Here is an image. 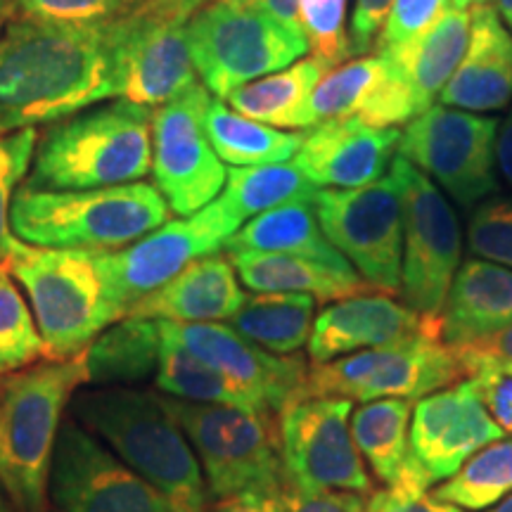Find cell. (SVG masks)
I'll list each match as a JSON object with an SVG mask.
<instances>
[{
	"label": "cell",
	"instance_id": "cell-28",
	"mask_svg": "<svg viewBox=\"0 0 512 512\" xmlns=\"http://www.w3.org/2000/svg\"><path fill=\"white\" fill-rule=\"evenodd\" d=\"M228 252L297 254L332 266H351L320 228L313 200H299L268 209L249 219L226 242Z\"/></svg>",
	"mask_w": 512,
	"mask_h": 512
},
{
	"label": "cell",
	"instance_id": "cell-8",
	"mask_svg": "<svg viewBox=\"0 0 512 512\" xmlns=\"http://www.w3.org/2000/svg\"><path fill=\"white\" fill-rule=\"evenodd\" d=\"M188 46L197 79L219 100L309 53L304 31L285 27L261 0H209L190 17Z\"/></svg>",
	"mask_w": 512,
	"mask_h": 512
},
{
	"label": "cell",
	"instance_id": "cell-2",
	"mask_svg": "<svg viewBox=\"0 0 512 512\" xmlns=\"http://www.w3.org/2000/svg\"><path fill=\"white\" fill-rule=\"evenodd\" d=\"M69 415L183 512H207L200 460L164 394L136 387L79 389Z\"/></svg>",
	"mask_w": 512,
	"mask_h": 512
},
{
	"label": "cell",
	"instance_id": "cell-30",
	"mask_svg": "<svg viewBox=\"0 0 512 512\" xmlns=\"http://www.w3.org/2000/svg\"><path fill=\"white\" fill-rule=\"evenodd\" d=\"M316 304L304 292H254L230 318V328L271 354L292 356L309 342Z\"/></svg>",
	"mask_w": 512,
	"mask_h": 512
},
{
	"label": "cell",
	"instance_id": "cell-31",
	"mask_svg": "<svg viewBox=\"0 0 512 512\" xmlns=\"http://www.w3.org/2000/svg\"><path fill=\"white\" fill-rule=\"evenodd\" d=\"M328 72L330 67L318 57H302L290 67L261 76L230 93L226 98L228 107L261 124L294 131V119Z\"/></svg>",
	"mask_w": 512,
	"mask_h": 512
},
{
	"label": "cell",
	"instance_id": "cell-20",
	"mask_svg": "<svg viewBox=\"0 0 512 512\" xmlns=\"http://www.w3.org/2000/svg\"><path fill=\"white\" fill-rule=\"evenodd\" d=\"M169 328L185 349L259 396L271 413L280 415L294 401L304 399L309 363L302 356L271 354L221 323H169Z\"/></svg>",
	"mask_w": 512,
	"mask_h": 512
},
{
	"label": "cell",
	"instance_id": "cell-51",
	"mask_svg": "<svg viewBox=\"0 0 512 512\" xmlns=\"http://www.w3.org/2000/svg\"><path fill=\"white\" fill-rule=\"evenodd\" d=\"M17 15V0H0V31Z\"/></svg>",
	"mask_w": 512,
	"mask_h": 512
},
{
	"label": "cell",
	"instance_id": "cell-44",
	"mask_svg": "<svg viewBox=\"0 0 512 512\" xmlns=\"http://www.w3.org/2000/svg\"><path fill=\"white\" fill-rule=\"evenodd\" d=\"M366 512H465L456 505L439 501L430 489L411 477H399V482L384 486L370 494Z\"/></svg>",
	"mask_w": 512,
	"mask_h": 512
},
{
	"label": "cell",
	"instance_id": "cell-12",
	"mask_svg": "<svg viewBox=\"0 0 512 512\" xmlns=\"http://www.w3.org/2000/svg\"><path fill=\"white\" fill-rule=\"evenodd\" d=\"M403 202V304L439 316L460 266L463 235L446 192L418 166L396 155L389 166Z\"/></svg>",
	"mask_w": 512,
	"mask_h": 512
},
{
	"label": "cell",
	"instance_id": "cell-3",
	"mask_svg": "<svg viewBox=\"0 0 512 512\" xmlns=\"http://www.w3.org/2000/svg\"><path fill=\"white\" fill-rule=\"evenodd\" d=\"M152 171V110L105 102L55 121L36 140L29 188L91 190L136 183Z\"/></svg>",
	"mask_w": 512,
	"mask_h": 512
},
{
	"label": "cell",
	"instance_id": "cell-55",
	"mask_svg": "<svg viewBox=\"0 0 512 512\" xmlns=\"http://www.w3.org/2000/svg\"><path fill=\"white\" fill-rule=\"evenodd\" d=\"M491 512H512V494L505 498V501L498 503L496 508H491Z\"/></svg>",
	"mask_w": 512,
	"mask_h": 512
},
{
	"label": "cell",
	"instance_id": "cell-43",
	"mask_svg": "<svg viewBox=\"0 0 512 512\" xmlns=\"http://www.w3.org/2000/svg\"><path fill=\"white\" fill-rule=\"evenodd\" d=\"M446 8L448 0H394L373 53L411 46L444 15Z\"/></svg>",
	"mask_w": 512,
	"mask_h": 512
},
{
	"label": "cell",
	"instance_id": "cell-35",
	"mask_svg": "<svg viewBox=\"0 0 512 512\" xmlns=\"http://www.w3.org/2000/svg\"><path fill=\"white\" fill-rule=\"evenodd\" d=\"M316 185L294 162L233 166L228 169L221 197L242 221L254 219L268 209L299 200H313Z\"/></svg>",
	"mask_w": 512,
	"mask_h": 512
},
{
	"label": "cell",
	"instance_id": "cell-1",
	"mask_svg": "<svg viewBox=\"0 0 512 512\" xmlns=\"http://www.w3.org/2000/svg\"><path fill=\"white\" fill-rule=\"evenodd\" d=\"M117 98L114 22L15 15L0 31V136Z\"/></svg>",
	"mask_w": 512,
	"mask_h": 512
},
{
	"label": "cell",
	"instance_id": "cell-50",
	"mask_svg": "<svg viewBox=\"0 0 512 512\" xmlns=\"http://www.w3.org/2000/svg\"><path fill=\"white\" fill-rule=\"evenodd\" d=\"M467 349H477L491 358H501V361H512V325L508 330H503L501 335L491 337L489 342L477 344V347H467Z\"/></svg>",
	"mask_w": 512,
	"mask_h": 512
},
{
	"label": "cell",
	"instance_id": "cell-56",
	"mask_svg": "<svg viewBox=\"0 0 512 512\" xmlns=\"http://www.w3.org/2000/svg\"><path fill=\"white\" fill-rule=\"evenodd\" d=\"M183 3H188L192 10H200L202 5H207V3H209V0H183Z\"/></svg>",
	"mask_w": 512,
	"mask_h": 512
},
{
	"label": "cell",
	"instance_id": "cell-23",
	"mask_svg": "<svg viewBox=\"0 0 512 512\" xmlns=\"http://www.w3.org/2000/svg\"><path fill=\"white\" fill-rule=\"evenodd\" d=\"M441 105L465 112H496L512 100V31L494 5L470 8V38Z\"/></svg>",
	"mask_w": 512,
	"mask_h": 512
},
{
	"label": "cell",
	"instance_id": "cell-36",
	"mask_svg": "<svg viewBox=\"0 0 512 512\" xmlns=\"http://www.w3.org/2000/svg\"><path fill=\"white\" fill-rule=\"evenodd\" d=\"M432 494L465 512L496 508L512 494V439H498L479 448L456 475L441 482Z\"/></svg>",
	"mask_w": 512,
	"mask_h": 512
},
{
	"label": "cell",
	"instance_id": "cell-40",
	"mask_svg": "<svg viewBox=\"0 0 512 512\" xmlns=\"http://www.w3.org/2000/svg\"><path fill=\"white\" fill-rule=\"evenodd\" d=\"M467 247L477 259L512 268V200L491 197L477 204L467 226Z\"/></svg>",
	"mask_w": 512,
	"mask_h": 512
},
{
	"label": "cell",
	"instance_id": "cell-53",
	"mask_svg": "<svg viewBox=\"0 0 512 512\" xmlns=\"http://www.w3.org/2000/svg\"><path fill=\"white\" fill-rule=\"evenodd\" d=\"M489 3V0H448V5H453V8H460V10H470L475 8V5H484Z\"/></svg>",
	"mask_w": 512,
	"mask_h": 512
},
{
	"label": "cell",
	"instance_id": "cell-45",
	"mask_svg": "<svg viewBox=\"0 0 512 512\" xmlns=\"http://www.w3.org/2000/svg\"><path fill=\"white\" fill-rule=\"evenodd\" d=\"M275 512H366V496L354 491H302L285 486L280 496H275Z\"/></svg>",
	"mask_w": 512,
	"mask_h": 512
},
{
	"label": "cell",
	"instance_id": "cell-21",
	"mask_svg": "<svg viewBox=\"0 0 512 512\" xmlns=\"http://www.w3.org/2000/svg\"><path fill=\"white\" fill-rule=\"evenodd\" d=\"M399 138V128L370 126L358 117L330 119L306 128L292 162L316 188H363L387 174Z\"/></svg>",
	"mask_w": 512,
	"mask_h": 512
},
{
	"label": "cell",
	"instance_id": "cell-4",
	"mask_svg": "<svg viewBox=\"0 0 512 512\" xmlns=\"http://www.w3.org/2000/svg\"><path fill=\"white\" fill-rule=\"evenodd\" d=\"M171 221L157 185L145 181L91 190H38L12 197L10 228L27 245L117 252Z\"/></svg>",
	"mask_w": 512,
	"mask_h": 512
},
{
	"label": "cell",
	"instance_id": "cell-11",
	"mask_svg": "<svg viewBox=\"0 0 512 512\" xmlns=\"http://www.w3.org/2000/svg\"><path fill=\"white\" fill-rule=\"evenodd\" d=\"M195 12L183 0H145L114 22L117 98L155 110L200 81L188 46Z\"/></svg>",
	"mask_w": 512,
	"mask_h": 512
},
{
	"label": "cell",
	"instance_id": "cell-34",
	"mask_svg": "<svg viewBox=\"0 0 512 512\" xmlns=\"http://www.w3.org/2000/svg\"><path fill=\"white\" fill-rule=\"evenodd\" d=\"M384 76V60L382 55L370 53L368 57H356L339 67L330 69L313 93L306 100L302 112L294 119V131L323 124L330 119L358 117L363 105L375 93L377 83Z\"/></svg>",
	"mask_w": 512,
	"mask_h": 512
},
{
	"label": "cell",
	"instance_id": "cell-29",
	"mask_svg": "<svg viewBox=\"0 0 512 512\" xmlns=\"http://www.w3.org/2000/svg\"><path fill=\"white\" fill-rule=\"evenodd\" d=\"M159 330H162V347H159V366L155 375L159 392L192 403H221V406L247 408L256 413H271V408L259 396L242 389L240 384L228 380L219 370L204 363L200 356L185 349L166 320H159Z\"/></svg>",
	"mask_w": 512,
	"mask_h": 512
},
{
	"label": "cell",
	"instance_id": "cell-10",
	"mask_svg": "<svg viewBox=\"0 0 512 512\" xmlns=\"http://www.w3.org/2000/svg\"><path fill=\"white\" fill-rule=\"evenodd\" d=\"M245 221L219 195L202 211L171 219L117 252H98L107 309L114 323L192 261L221 252Z\"/></svg>",
	"mask_w": 512,
	"mask_h": 512
},
{
	"label": "cell",
	"instance_id": "cell-19",
	"mask_svg": "<svg viewBox=\"0 0 512 512\" xmlns=\"http://www.w3.org/2000/svg\"><path fill=\"white\" fill-rule=\"evenodd\" d=\"M505 432L470 380L456 382L413 403L408 458L401 477L432 489L446 482L479 448L503 439Z\"/></svg>",
	"mask_w": 512,
	"mask_h": 512
},
{
	"label": "cell",
	"instance_id": "cell-6",
	"mask_svg": "<svg viewBox=\"0 0 512 512\" xmlns=\"http://www.w3.org/2000/svg\"><path fill=\"white\" fill-rule=\"evenodd\" d=\"M5 266L27 292L48 361H69L83 354L114 323L98 252L34 247L17 238Z\"/></svg>",
	"mask_w": 512,
	"mask_h": 512
},
{
	"label": "cell",
	"instance_id": "cell-17",
	"mask_svg": "<svg viewBox=\"0 0 512 512\" xmlns=\"http://www.w3.org/2000/svg\"><path fill=\"white\" fill-rule=\"evenodd\" d=\"M351 413L354 401L323 396L294 401L280 413V448L290 489L373 494V477L351 437Z\"/></svg>",
	"mask_w": 512,
	"mask_h": 512
},
{
	"label": "cell",
	"instance_id": "cell-52",
	"mask_svg": "<svg viewBox=\"0 0 512 512\" xmlns=\"http://www.w3.org/2000/svg\"><path fill=\"white\" fill-rule=\"evenodd\" d=\"M496 12L501 15L505 27L512 31V0H496Z\"/></svg>",
	"mask_w": 512,
	"mask_h": 512
},
{
	"label": "cell",
	"instance_id": "cell-41",
	"mask_svg": "<svg viewBox=\"0 0 512 512\" xmlns=\"http://www.w3.org/2000/svg\"><path fill=\"white\" fill-rule=\"evenodd\" d=\"M458 356L465 366V380L475 384L491 418L503 432H512V361L491 358L477 349H460Z\"/></svg>",
	"mask_w": 512,
	"mask_h": 512
},
{
	"label": "cell",
	"instance_id": "cell-24",
	"mask_svg": "<svg viewBox=\"0 0 512 512\" xmlns=\"http://www.w3.org/2000/svg\"><path fill=\"white\" fill-rule=\"evenodd\" d=\"M441 339L453 351L477 347L512 325V268L472 259L458 266L439 313Z\"/></svg>",
	"mask_w": 512,
	"mask_h": 512
},
{
	"label": "cell",
	"instance_id": "cell-47",
	"mask_svg": "<svg viewBox=\"0 0 512 512\" xmlns=\"http://www.w3.org/2000/svg\"><path fill=\"white\" fill-rule=\"evenodd\" d=\"M496 164L505 183L512 188V110L508 117L498 126V138H496Z\"/></svg>",
	"mask_w": 512,
	"mask_h": 512
},
{
	"label": "cell",
	"instance_id": "cell-46",
	"mask_svg": "<svg viewBox=\"0 0 512 512\" xmlns=\"http://www.w3.org/2000/svg\"><path fill=\"white\" fill-rule=\"evenodd\" d=\"M394 0H356L351 12V55H370Z\"/></svg>",
	"mask_w": 512,
	"mask_h": 512
},
{
	"label": "cell",
	"instance_id": "cell-39",
	"mask_svg": "<svg viewBox=\"0 0 512 512\" xmlns=\"http://www.w3.org/2000/svg\"><path fill=\"white\" fill-rule=\"evenodd\" d=\"M36 140V128H22L0 136V266L8 261L17 242L10 228L12 197L17 192V183L27 176L36 152Z\"/></svg>",
	"mask_w": 512,
	"mask_h": 512
},
{
	"label": "cell",
	"instance_id": "cell-13",
	"mask_svg": "<svg viewBox=\"0 0 512 512\" xmlns=\"http://www.w3.org/2000/svg\"><path fill=\"white\" fill-rule=\"evenodd\" d=\"M498 126L496 117L432 105L408 121L396 155L418 166L460 207H475L498 188Z\"/></svg>",
	"mask_w": 512,
	"mask_h": 512
},
{
	"label": "cell",
	"instance_id": "cell-14",
	"mask_svg": "<svg viewBox=\"0 0 512 512\" xmlns=\"http://www.w3.org/2000/svg\"><path fill=\"white\" fill-rule=\"evenodd\" d=\"M320 228L375 292H401L403 202L394 176L363 188H318L313 195Z\"/></svg>",
	"mask_w": 512,
	"mask_h": 512
},
{
	"label": "cell",
	"instance_id": "cell-25",
	"mask_svg": "<svg viewBox=\"0 0 512 512\" xmlns=\"http://www.w3.org/2000/svg\"><path fill=\"white\" fill-rule=\"evenodd\" d=\"M245 299L228 254L216 252L192 261L169 283L140 299L126 316L169 323H219L233 318Z\"/></svg>",
	"mask_w": 512,
	"mask_h": 512
},
{
	"label": "cell",
	"instance_id": "cell-5",
	"mask_svg": "<svg viewBox=\"0 0 512 512\" xmlns=\"http://www.w3.org/2000/svg\"><path fill=\"white\" fill-rule=\"evenodd\" d=\"M86 377L83 354L19 370L0 387V486L15 512H50V467L64 411Z\"/></svg>",
	"mask_w": 512,
	"mask_h": 512
},
{
	"label": "cell",
	"instance_id": "cell-27",
	"mask_svg": "<svg viewBox=\"0 0 512 512\" xmlns=\"http://www.w3.org/2000/svg\"><path fill=\"white\" fill-rule=\"evenodd\" d=\"M162 330L159 320L126 316L105 328L83 351L93 387H133L157 375Z\"/></svg>",
	"mask_w": 512,
	"mask_h": 512
},
{
	"label": "cell",
	"instance_id": "cell-9",
	"mask_svg": "<svg viewBox=\"0 0 512 512\" xmlns=\"http://www.w3.org/2000/svg\"><path fill=\"white\" fill-rule=\"evenodd\" d=\"M465 380V366L458 351L441 339L437 328L420 332L387 347L356 351V354L318 363L309 368L304 399L377 401L422 399V396Z\"/></svg>",
	"mask_w": 512,
	"mask_h": 512
},
{
	"label": "cell",
	"instance_id": "cell-18",
	"mask_svg": "<svg viewBox=\"0 0 512 512\" xmlns=\"http://www.w3.org/2000/svg\"><path fill=\"white\" fill-rule=\"evenodd\" d=\"M470 38V10L448 5L437 22L411 46L380 50L384 76L375 93L358 112L370 126L399 128L422 112L444 93L446 83L456 74Z\"/></svg>",
	"mask_w": 512,
	"mask_h": 512
},
{
	"label": "cell",
	"instance_id": "cell-22",
	"mask_svg": "<svg viewBox=\"0 0 512 512\" xmlns=\"http://www.w3.org/2000/svg\"><path fill=\"white\" fill-rule=\"evenodd\" d=\"M439 325V316H425L399 304L392 294L363 292L325 306L313 318L306 342L311 366L356 354V351L387 347Z\"/></svg>",
	"mask_w": 512,
	"mask_h": 512
},
{
	"label": "cell",
	"instance_id": "cell-33",
	"mask_svg": "<svg viewBox=\"0 0 512 512\" xmlns=\"http://www.w3.org/2000/svg\"><path fill=\"white\" fill-rule=\"evenodd\" d=\"M411 415V399L368 401L351 413V437L358 453L366 458L373 477L384 486L399 482L406 465Z\"/></svg>",
	"mask_w": 512,
	"mask_h": 512
},
{
	"label": "cell",
	"instance_id": "cell-38",
	"mask_svg": "<svg viewBox=\"0 0 512 512\" xmlns=\"http://www.w3.org/2000/svg\"><path fill=\"white\" fill-rule=\"evenodd\" d=\"M349 0H302L299 19L313 57L330 69L349 60L351 43L347 34Z\"/></svg>",
	"mask_w": 512,
	"mask_h": 512
},
{
	"label": "cell",
	"instance_id": "cell-37",
	"mask_svg": "<svg viewBox=\"0 0 512 512\" xmlns=\"http://www.w3.org/2000/svg\"><path fill=\"white\" fill-rule=\"evenodd\" d=\"M43 356L34 313L17 290L8 266H0V375L19 373Z\"/></svg>",
	"mask_w": 512,
	"mask_h": 512
},
{
	"label": "cell",
	"instance_id": "cell-54",
	"mask_svg": "<svg viewBox=\"0 0 512 512\" xmlns=\"http://www.w3.org/2000/svg\"><path fill=\"white\" fill-rule=\"evenodd\" d=\"M0 512H15V508H12V503L8 501V496H5L3 486H0Z\"/></svg>",
	"mask_w": 512,
	"mask_h": 512
},
{
	"label": "cell",
	"instance_id": "cell-16",
	"mask_svg": "<svg viewBox=\"0 0 512 512\" xmlns=\"http://www.w3.org/2000/svg\"><path fill=\"white\" fill-rule=\"evenodd\" d=\"M211 93L197 81L152 110V176L171 214L192 216L226 188L228 169L207 133Z\"/></svg>",
	"mask_w": 512,
	"mask_h": 512
},
{
	"label": "cell",
	"instance_id": "cell-42",
	"mask_svg": "<svg viewBox=\"0 0 512 512\" xmlns=\"http://www.w3.org/2000/svg\"><path fill=\"white\" fill-rule=\"evenodd\" d=\"M145 0H17V15L50 22L102 24L126 17Z\"/></svg>",
	"mask_w": 512,
	"mask_h": 512
},
{
	"label": "cell",
	"instance_id": "cell-49",
	"mask_svg": "<svg viewBox=\"0 0 512 512\" xmlns=\"http://www.w3.org/2000/svg\"><path fill=\"white\" fill-rule=\"evenodd\" d=\"M299 3H302V0H261V5H264L275 19H280L285 27H290L294 31H304L302 19H299Z\"/></svg>",
	"mask_w": 512,
	"mask_h": 512
},
{
	"label": "cell",
	"instance_id": "cell-32",
	"mask_svg": "<svg viewBox=\"0 0 512 512\" xmlns=\"http://www.w3.org/2000/svg\"><path fill=\"white\" fill-rule=\"evenodd\" d=\"M207 133L216 155L223 164L230 166L290 162L304 143V133L283 131V128L242 117L219 98H211L209 102Z\"/></svg>",
	"mask_w": 512,
	"mask_h": 512
},
{
	"label": "cell",
	"instance_id": "cell-7",
	"mask_svg": "<svg viewBox=\"0 0 512 512\" xmlns=\"http://www.w3.org/2000/svg\"><path fill=\"white\" fill-rule=\"evenodd\" d=\"M166 403L200 460L209 498L280 496L287 477L275 415L174 396H166Z\"/></svg>",
	"mask_w": 512,
	"mask_h": 512
},
{
	"label": "cell",
	"instance_id": "cell-48",
	"mask_svg": "<svg viewBox=\"0 0 512 512\" xmlns=\"http://www.w3.org/2000/svg\"><path fill=\"white\" fill-rule=\"evenodd\" d=\"M207 512H275V498L266 496H238L219 501L214 510Z\"/></svg>",
	"mask_w": 512,
	"mask_h": 512
},
{
	"label": "cell",
	"instance_id": "cell-26",
	"mask_svg": "<svg viewBox=\"0 0 512 512\" xmlns=\"http://www.w3.org/2000/svg\"><path fill=\"white\" fill-rule=\"evenodd\" d=\"M240 283L252 292H304L316 302H339L375 292L354 266H332L297 254L228 252Z\"/></svg>",
	"mask_w": 512,
	"mask_h": 512
},
{
	"label": "cell",
	"instance_id": "cell-15",
	"mask_svg": "<svg viewBox=\"0 0 512 512\" xmlns=\"http://www.w3.org/2000/svg\"><path fill=\"white\" fill-rule=\"evenodd\" d=\"M48 498L53 512H183L72 415L57 434Z\"/></svg>",
	"mask_w": 512,
	"mask_h": 512
}]
</instances>
